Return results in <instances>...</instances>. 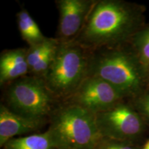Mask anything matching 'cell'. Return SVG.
<instances>
[{
  "instance_id": "5b68a950",
  "label": "cell",
  "mask_w": 149,
  "mask_h": 149,
  "mask_svg": "<svg viewBox=\"0 0 149 149\" xmlns=\"http://www.w3.org/2000/svg\"><path fill=\"white\" fill-rule=\"evenodd\" d=\"M7 85L2 104L16 114L44 120L46 116H51L57 108L55 103L58 100L42 78L29 74Z\"/></svg>"
},
{
  "instance_id": "9c48e42d",
  "label": "cell",
  "mask_w": 149,
  "mask_h": 149,
  "mask_svg": "<svg viewBox=\"0 0 149 149\" xmlns=\"http://www.w3.org/2000/svg\"><path fill=\"white\" fill-rule=\"evenodd\" d=\"M44 120L29 119L16 114L4 104H0V146H3L7 141L15 136L33 133L38 130Z\"/></svg>"
},
{
  "instance_id": "8992f818",
  "label": "cell",
  "mask_w": 149,
  "mask_h": 149,
  "mask_svg": "<svg viewBox=\"0 0 149 149\" xmlns=\"http://www.w3.org/2000/svg\"><path fill=\"white\" fill-rule=\"evenodd\" d=\"M124 97L120 91L105 80L88 75L64 102L79 106L97 114L111 109Z\"/></svg>"
},
{
  "instance_id": "4fadbf2b",
  "label": "cell",
  "mask_w": 149,
  "mask_h": 149,
  "mask_svg": "<svg viewBox=\"0 0 149 149\" xmlns=\"http://www.w3.org/2000/svg\"><path fill=\"white\" fill-rule=\"evenodd\" d=\"M59 45V42L55 38L46 37L43 42L29 46L27 51V61L29 72L48 54L55 52Z\"/></svg>"
},
{
  "instance_id": "5bb4252c",
  "label": "cell",
  "mask_w": 149,
  "mask_h": 149,
  "mask_svg": "<svg viewBox=\"0 0 149 149\" xmlns=\"http://www.w3.org/2000/svg\"><path fill=\"white\" fill-rule=\"evenodd\" d=\"M133 47L149 75V26L141 29L132 38Z\"/></svg>"
},
{
  "instance_id": "277c9868",
  "label": "cell",
  "mask_w": 149,
  "mask_h": 149,
  "mask_svg": "<svg viewBox=\"0 0 149 149\" xmlns=\"http://www.w3.org/2000/svg\"><path fill=\"white\" fill-rule=\"evenodd\" d=\"M91 51L76 42L59 43L44 79L58 100L66 102L88 75Z\"/></svg>"
},
{
  "instance_id": "6da1fadb",
  "label": "cell",
  "mask_w": 149,
  "mask_h": 149,
  "mask_svg": "<svg viewBox=\"0 0 149 149\" xmlns=\"http://www.w3.org/2000/svg\"><path fill=\"white\" fill-rule=\"evenodd\" d=\"M142 9L120 0H97L74 42L89 51L124 44L141 29Z\"/></svg>"
},
{
  "instance_id": "9a60e30c",
  "label": "cell",
  "mask_w": 149,
  "mask_h": 149,
  "mask_svg": "<svg viewBox=\"0 0 149 149\" xmlns=\"http://www.w3.org/2000/svg\"><path fill=\"white\" fill-rule=\"evenodd\" d=\"M95 149H134L129 145L120 142V141L114 140L103 137L98 143Z\"/></svg>"
},
{
  "instance_id": "e0dca14e",
  "label": "cell",
  "mask_w": 149,
  "mask_h": 149,
  "mask_svg": "<svg viewBox=\"0 0 149 149\" xmlns=\"http://www.w3.org/2000/svg\"><path fill=\"white\" fill-rule=\"evenodd\" d=\"M144 149H149V141L146 143V145L144 146Z\"/></svg>"
},
{
  "instance_id": "ba28073f",
  "label": "cell",
  "mask_w": 149,
  "mask_h": 149,
  "mask_svg": "<svg viewBox=\"0 0 149 149\" xmlns=\"http://www.w3.org/2000/svg\"><path fill=\"white\" fill-rule=\"evenodd\" d=\"M97 0H57L59 17L57 34L59 43L74 42L84 27Z\"/></svg>"
},
{
  "instance_id": "3957f363",
  "label": "cell",
  "mask_w": 149,
  "mask_h": 149,
  "mask_svg": "<svg viewBox=\"0 0 149 149\" xmlns=\"http://www.w3.org/2000/svg\"><path fill=\"white\" fill-rule=\"evenodd\" d=\"M48 131L57 149H95L103 138L95 113L74 104L56 108Z\"/></svg>"
},
{
  "instance_id": "2e32d148",
  "label": "cell",
  "mask_w": 149,
  "mask_h": 149,
  "mask_svg": "<svg viewBox=\"0 0 149 149\" xmlns=\"http://www.w3.org/2000/svg\"><path fill=\"white\" fill-rule=\"evenodd\" d=\"M136 107L142 114L149 118V94H142L136 101Z\"/></svg>"
},
{
  "instance_id": "30bf717a",
  "label": "cell",
  "mask_w": 149,
  "mask_h": 149,
  "mask_svg": "<svg viewBox=\"0 0 149 149\" xmlns=\"http://www.w3.org/2000/svg\"><path fill=\"white\" fill-rule=\"evenodd\" d=\"M28 48H17L2 51L0 56V84H8L29 74Z\"/></svg>"
},
{
  "instance_id": "52a82bcc",
  "label": "cell",
  "mask_w": 149,
  "mask_h": 149,
  "mask_svg": "<svg viewBox=\"0 0 149 149\" xmlns=\"http://www.w3.org/2000/svg\"><path fill=\"white\" fill-rule=\"evenodd\" d=\"M102 137L120 141L137 135L142 128L138 113L130 106L119 102L111 109L95 114Z\"/></svg>"
},
{
  "instance_id": "7c38bea8",
  "label": "cell",
  "mask_w": 149,
  "mask_h": 149,
  "mask_svg": "<svg viewBox=\"0 0 149 149\" xmlns=\"http://www.w3.org/2000/svg\"><path fill=\"white\" fill-rule=\"evenodd\" d=\"M4 149H55L48 131L25 137H15L7 141Z\"/></svg>"
},
{
  "instance_id": "8fae6325",
  "label": "cell",
  "mask_w": 149,
  "mask_h": 149,
  "mask_svg": "<svg viewBox=\"0 0 149 149\" xmlns=\"http://www.w3.org/2000/svg\"><path fill=\"white\" fill-rule=\"evenodd\" d=\"M18 29L22 39L29 46L42 42L46 38L42 33L37 24L25 8L17 13Z\"/></svg>"
},
{
  "instance_id": "7a4b0ae2",
  "label": "cell",
  "mask_w": 149,
  "mask_h": 149,
  "mask_svg": "<svg viewBox=\"0 0 149 149\" xmlns=\"http://www.w3.org/2000/svg\"><path fill=\"white\" fill-rule=\"evenodd\" d=\"M88 75L105 80L125 97L140 96L149 83L135 49H126L124 44L91 51Z\"/></svg>"
}]
</instances>
